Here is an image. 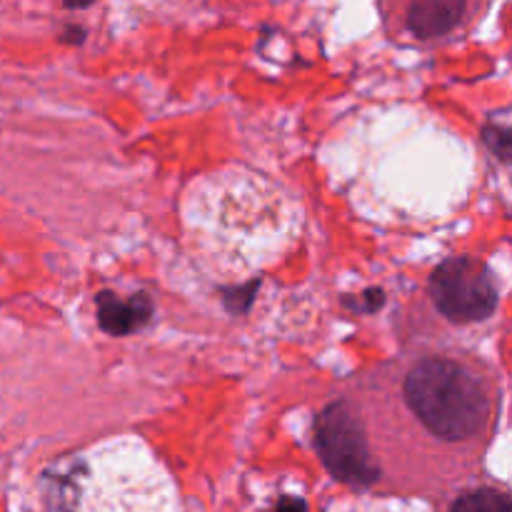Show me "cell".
<instances>
[{
	"label": "cell",
	"instance_id": "obj_1",
	"mask_svg": "<svg viewBox=\"0 0 512 512\" xmlns=\"http://www.w3.org/2000/svg\"><path fill=\"white\" fill-rule=\"evenodd\" d=\"M45 512H175V488L138 443H108L43 475Z\"/></svg>",
	"mask_w": 512,
	"mask_h": 512
},
{
	"label": "cell",
	"instance_id": "obj_2",
	"mask_svg": "<svg viewBox=\"0 0 512 512\" xmlns=\"http://www.w3.org/2000/svg\"><path fill=\"white\" fill-rule=\"evenodd\" d=\"M403 400L425 433L450 445L485 440L493 423V388L483 370L450 355H430L408 368Z\"/></svg>",
	"mask_w": 512,
	"mask_h": 512
},
{
	"label": "cell",
	"instance_id": "obj_3",
	"mask_svg": "<svg viewBox=\"0 0 512 512\" xmlns=\"http://www.w3.org/2000/svg\"><path fill=\"white\" fill-rule=\"evenodd\" d=\"M195 225H203L205 235L218 255H245L255 258L250 240L258 253L273 250V238L288 233L283 200L253 175L228 173L213 178L210 188L195 200Z\"/></svg>",
	"mask_w": 512,
	"mask_h": 512
},
{
	"label": "cell",
	"instance_id": "obj_4",
	"mask_svg": "<svg viewBox=\"0 0 512 512\" xmlns=\"http://www.w3.org/2000/svg\"><path fill=\"white\" fill-rule=\"evenodd\" d=\"M430 298L453 323H480L498 308V285L478 258H448L430 275Z\"/></svg>",
	"mask_w": 512,
	"mask_h": 512
},
{
	"label": "cell",
	"instance_id": "obj_5",
	"mask_svg": "<svg viewBox=\"0 0 512 512\" xmlns=\"http://www.w3.org/2000/svg\"><path fill=\"white\" fill-rule=\"evenodd\" d=\"M315 448L325 468L353 488H370L380 478L368 438L348 403H333L315 420Z\"/></svg>",
	"mask_w": 512,
	"mask_h": 512
},
{
	"label": "cell",
	"instance_id": "obj_6",
	"mask_svg": "<svg viewBox=\"0 0 512 512\" xmlns=\"http://www.w3.org/2000/svg\"><path fill=\"white\" fill-rule=\"evenodd\" d=\"M95 305H98V325L108 335H128L153 318V303L143 293L128 300L113 293H100Z\"/></svg>",
	"mask_w": 512,
	"mask_h": 512
},
{
	"label": "cell",
	"instance_id": "obj_7",
	"mask_svg": "<svg viewBox=\"0 0 512 512\" xmlns=\"http://www.w3.org/2000/svg\"><path fill=\"white\" fill-rule=\"evenodd\" d=\"M465 3H413L408 10V25L418 38H440L463 20Z\"/></svg>",
	"mask_w": 512,
	"mask_h": 512
},
{
	"label": "cell",
	"instance_id": "obj_8",
	"mask_svg": "<svg viewBox=\"0 0 512 512\" xmlns=\"http://www.w3.org/2000/svg\"><path fill=\"white\" fill-rule=\"evenodd\" d=\"M450 512H510V498L503 490L480 488L460 495Z\"/></svg>",
	"mask_w": 512,
	"mask_h": 512
},
{
	"label": "cell",
	"instance_id": "obj_9",
	"mask_svg": "<svg viewBox=\"0 0 512 512\" xmlns=\"http://www.w3.org/2000/svg\"><path fill=\"white\" fill-rule=\"evenodd\" d=\"M485 138H488L490 148L500 155V160H508L510 133L505 125H493V128H485Z\"/></svg>",
	"mask_w": 512,
	"mask_h": 512
},
{
	"label": "cell",
	"instance_id": "obj_10",
	"mask_svg": "<svg viewBox=\"0 0 512 512\" xmlns=\"http://www.w3.org/2000/svg\"><path fill=\"white\" fill-rule=\"evenodd\" d=\"M273 512H308V503L303 498H298V495H285V498H280L275 503Z\"/></svg>",
	"mask_w": 512,
	"mask_h": 512
}]
</instances>
